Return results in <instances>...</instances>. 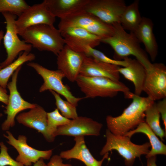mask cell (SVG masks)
<instances>
[{
	"instance_id": "cell-1",
	"label": "cell",
	"mask_w": 166,
	"mask_h": 166,
	"mask_svg": "<svg viewBox=\"0 0 166 166\" xmlns=\"http://www.w3.org/2000/svg\"><path fill=\"white\" fill-rule=\"evenodd\" d=\"M114 32L111 36L102 39L101 42L108 44L113 49L115 60L121 59L128 56H134L148 71L152 66L148 55L140 46V42L133 32H127L120 23L112 25Z\"/></svg>"
},
{
	"instance_id": "cell-2",
	"label": "cell",
	"mask_w": 166,
	"mask_h": 166,
	"mask_svg": "<svg viewBox=\"0 0 166 166\" xmlns=\"http://www.w3.org/2000/svg\"><path fill=\"white\" fill-rule=\"evenodd\" d=\"M131 104L120 115H108L106 118L108 129L115 135L124 136L140 123L145 122V112L155 101L148 97H142L134 93Z\"/></svg>"
},
{
	"instance_id": "cell-3",
	"label": "cell",
	"mask_w": 166,
	"mask_h": 166,
	"mask_svg": "<svg viewBox=\"0 0 166 166\" xmlns=\"http://www.w3.org/2000/svg\"><path fill=\"white\" fill-rule=\"evenodd\" d=\"M26 43L40 51H48L56 55L65 45L58 29L54 26L41 24L29 27L18 33Z\"/></svg>"
},
{
	"instance_id": "cell-4",
	"label": "cell",
	"mask_w": 166,
	"mask_h": 166,
	"mask_svg": "<svg viewBox=\"0 0 166 166\" xmlns=\"http://www.w3.org/2000/svg\"><path fill=\"white\" fill-rule=\"evenodd\" d=\"M75 82L85 98L113 97L119 92H121L125 98L131 99L134 94L128 87L120 81H115L105 77L79 75Z\"/></svg>"
},
{
	"instance_id": "cell-5",
	"label": "cell",
	"mask_w": 166,
	"mask_h": 166,
	"mask_svg": "<svg viewBox=\"0 0 166 166\" xmlns=\"http://www.w3.org/2000/svg\"><path fill=\"white\" fill-rule=\"evenodd\" d=\"M105 136L106 142L100 152V155H104L113 150H116L124 159L127 166H132L136 158H140L143 155H146L150 151L151 145L149 142L136 144L133 143L128 137L114 135L108 129Z\"/></svg>"
},
{
	"instance_id": "cell-6",
	"label": "cell",
	"mask_w": 166,
	"mask_h": 166,
	"mask_svg": "<svg viewBox=\"0 0 166 166\" xmlns=\"http://www.w3.org/2000/svg\"><path fill=\"white\" fill-rule=\"evenodd\" d=\"M27 65L34 69L43 80L39 89L40 92L53 90L64 97L67 101L76 107L83 98L74 96L68 87L63 84L62 80L65 76L60 70H50L34 62H29Z\"/></svg>"
},
{
	"instance_id": "cell-7",
	"label": "cell",
	"mask_w": 166,
	"mask_h": 166,
	"mask_svg": "<svg viewBox=\"0 0 166 166\" xmlns=\"http://www.w3.org/2000/svg\"><path fill=\"white\" fill-rule=\"evenodd\" d=\"M58 26L81 27L101 39L112 36L114 32L113 25L104 22L84 10L60 19Z\"/></svg>"
},
{
	"instance_id": "cell-8",
	"label": "cell",
	"mask_w": 166,
	"mask_h": 166,
	"mask_svg": "<svg viewBox=\"0 0 166 166\" xmlns=\"http://www.w3.org/2000/svg\"><path fill=\"white\" fill-rule=\"evenodd\" d=\"M2 14L6 24V32L3 39L7 54L6 59L0 64L2 69L13 62L20 52H30L32 46L24 40H21L18 37L15 25L16 16L9 12Z\"/></svg>"
},
{
	"instance_id": "cell-9",
	"label": "cell",
	"mask_w": 166,
	"mask_h": 166,
	"mask_svg": "<svg viewBox=\"0 0 166 166\" xmlns=\"http://www.w3.org/2000/svg\"><path fill=\"white\" fill-rule=\"evenodd\" d=\"M127 6L124 0H89L84 10L108 24L120 23Z\"/></svg>"
},
{
	"instance_id": "cell-10",
	"label": "cell",
	"mask_w": 166,
	"mask_h": 166,
	"mask_svg": "<svg viewBox=\"0 0 166 166\" xmlns=\"http://www.w3.org/2000/svg\"><path fill=\"white\" fill-rule=\"evenodd\" d=\"M22 66L19 67L12 75L11 81L8 83L7 87L9 90L8 103L5 107V113L7 118L1 125V129L4 131H8L15 124V118L20 112L34 107L35 104L31 103L25 100L18 91L17 86V77Z\"/></svg>"
},
{
	"instance_id": "cell-11",
	"label": "cell",
	"mask_w": 166,
	"mask_h": 166,
	"mask_svg": "<svg viewBox=\"0 0 166 166\" xmlns=\"http://www.w3.org/2000/svg\"><path fill=\"white\" fill-rule=\"evenodd\" d=\"M6 133L3 136L7 140V143L18 152L16 160L24 166H30L41 159L48 160L51 157L52 149L42 151L35 149L27 144L26 136L20 135L16 139L9 131H6Z\"/></svg>"
},
{
	"instance_id": "cell-12",
	"label": "cell",
	"mask_w": 166,
	"mask_h": 166,
	"mask_svg": "<svg viewBox=\"0 0 166 166\" xmlns=\"http://www.w3.org/2000/svg\"><path fill=\"white\" fill-rule=\"evenodd\" d=\"M55 20L56 17L43 1L29 6L16 19L15 25L18 34L32 26L41 24L54 26Z\"/></svg>"
},
{
	"instance_id": "cell-13",
	"label": "cell",
	"mask_w": 166,
	"mask_h": 166,
	"mask_svg": "<svg viewBox=\"0 0 166 166\" xmlns=\"http://www.w3.org/2000/svg\"><path fill=\"white\" fill-rule=\"evenodd\" d=\"M143 91L155 101L166 98V67L163 63H153L146 71Z\"/></svg>"
},
{
	"instance_id": "cell-14",
	"label": "cell",
	"mask_w": 166,
	"mask_h": 166,
	"mask_svg": "<svg viewBox=\"0 0 166 166\" xmlns=\"http://www.w3.org/2000/svg\"><path fill=\"white\" fill-rule=\"evenodd\" d=\"M102 126V124L91 118L78 116L71 120L68 124L58 127L54 136L55 137L58 135L75 137L85 136H98Z\"/></svg>"
},
{
	"instance_id": "cell-15",
	"label": "cell",
	"mask_w": 166,
	"mask_h": 166,
	"mask_svg": "<svg viewBox=\"0 0 166 166\" xmlns=\"http://www.w3.org/2000/svg\"><path fill=\"white\" fill-rule=\"evenodd\" d=\"M57 56L58 69L61 71L69 81H76L80 74L85 55L74 50L65 44Z\"/></svg>"
},
{
	"instance_id": "cell-16",
	"label": "cell",
	"mask_w": 166,
	"mask_h": 166,
	"mask_svg": "<svg viewBox=\"0 0 166 166\" xmlns=\"http://www.w3.org/2000/svg\"><path fill=\"white\" fill-rule=\"evenodd\" d=\"M16 119L19 123L42 133L48 142H52L54 140L55 138L47 132V113L41 106L36 104L34 107L28 112L19 114Z\"/></svg>"
},
{
	"instance_id": "cell-17",
	"label": "cell",
	"mask_w": 166,
	"mask_h": 166,
	"mask_svg": "<svg viewBox=\"0 0 166 166\" xmlns=\"http://www.w3.org/2000/svg\"><path fill=\"white\" fill-rule=\"evenodd\" d=\"M119 67L97 61L85 55L79 75L89 77H103L119 81L120 78L118 71Z\"/></svg>"
},
{
	"instance_id": "cell-18",
	"label": "cell",
	"mask_w": 166,
	"mask_h": 166,
	"mask_svg": "<svg viewBox=\"0 0 166 166\" xmlns=\"http://www.w3.org/2000/svg\"><path fill=\"white\" fill-rule=\"evenodd\" d=\"M74 140L75 144L72 148L61 152L59 156L62 159H77L81 161L86 166H102L104 160L108 158L109 153H107L101 160L95 159L87 148L84 136L75 137Z\"/></svg>"
},
{
	"instance_id": "cell-19",
	"label": "cell",
	"mask_w": 166,
	"mask_h": 166,
	"mask_svg": "<svg viewBox=\"0 0 166 166\" xmlns=\"http://www.w3.org/2000/svg\"><path fill=\"white\" fill-rule=\"evenodd\" d=\"M153 27L152 20L143 17L140 24L133 33L140 43L144 44L152 61H154L157 56L158 48Z\"/></svg>"
},
{
	"instance_id": "cell-20",
	"label": "cell",
	"mask_w": 166,
	"mask_h": 166,
	"mask_svg": "<svg viewBox=\"0 0 166 166\" xmlns=\"http://www.w3.org/2000/svg\"><path fill=\"white\" fill-rule=\"evenodd\" d=\"M127 65L119 67L118 71L126 79L131 81L134 86V94L140 96L143 89L146 74L144 67L136 59L126 57Z\"/></svg>"
},
{
	"instance_id": "cell-21",
	"label": "cell",
	"mask_w": 166,
	"mask_h": 166,
	"mask_svg": "<svg viewBox=\"0 0 166 166\" xmlns=\"http://www.w3.org/2000/svg\"><path fill=\"white\" fill-rule=\"evenodd\" d=\"M89 0H45L52 14L60 19L84 10Z\"/></svg>"
},
{
	"instance_id": "cell-22",
	"label": "cell",
	"mask_w": 166,
	"mask_h": 166,
	"mask_svg": "<svg viewBox=\"0 0 166 166\" xmlns=\"http://www.w3.org/2000/svg\"><path fill=\"white\" fill-rule=\"evenodd\" d=\"M58 29L65 40L81 42L94 48L99 45L101 38L77 26H58Z\"/></svg>"
},
{
	"instance_id": "cell-23",
	"label": "cell",
	"mask_w": 166,
	"mask_h": 166,
	"mask_svg": "<svg viewBox=\"0 0 166 166\" xmlns=\"http://www.w3.org/2000/svg\"><path fill=\"white\" fill-rule=\"evenodd\" d=\"M66 44L74 50L100 61L122 67L126 66L128 64L125 57L122 60L111 59L99 50L83 43L69 41L67 42Z\"/></svg>"
},
{
	"instance_id": "cell-24",
	"label": "cell",
	"mask_w": 166,
	"mask_h": 166,
	"mask_svg": "<svg viewBox=\"0 0 166 166\" xmlns=\"http://www.w3.org/2000/svg\"><path fill=\"white\" fill-rule=\"evenodd\" d=\"M137 133L144 134L149 139L151 149L146 155V158L157 155H166V145L159 139L145 122L140 123L136 129L130 131L124 136L130 138Z\"/></svg>"
},
{
	"instance_id": "cell-25",
	"label": "cell",
	"mask_w": 166,
	"mask_h": 166,
	"mask_svg": "<svg viewBox=\"0 0 166 166\" xmlns=\"http://www.w3.org/2000/svg\"><path fill=\"white\" fill-rule=\"evenodd\" d=\"M139 1L135 0L127 6L121 17L120 23L124 30L134 32L142 19L139 10Z\"/></svg>"
},
{
	"instance_id": "cell-26",
	"label": "cell",
	"mask_w": 166,
	"mask_h": 166,
	"mask_svg": "<svg viewBox=\"0 0 166 166\" xmlns=\"http://www.w3.org/2000/svg\"><path fill=\"white\" fill-rule=\"evenodd\" d=\"M35 56L32 53L24 52L13 62L0 70V86L6 89L9 79L15 71L25 63L35 59Z\"/></svg>"
},
{
	"instance_id": "cell-27",
	"label": "cell",
	"mask_w": 166,
	"mask_h": 166,
	"mask_svg": "<svg viewBox=\"0 0 166 166\" xmlns=\"http://www.w3.org/2000/svg\"><path fill=\"white\" fill-rule=\"evenodd\" d=\"M160 115L154 102L151 105L145 112V122L157 136L164 141L166 137V132L162 129L160 125Z\"/></svg>"
},
{
	"instance_id": "cell-28",
	"label": "cell",
	"mask_w": 166,
	"mask_h": 166,
	"mask_svg": "<svg viewBox=\"0 0 166 166\" xmlns=\"http://www.w3.org/2000/svg\"><path fill=\"white\" fill-rule=\"evenodd\" d=\"M70 121L63 116L57 108L52 112L47 113V130L48 134L55 138L54 134L57 128L68 124Z\"/></svg>"
},
{
	"instance_id": "cell-29",
	"label": "cell",
	"mask_w": 166,
	"mask_h": 166,
	"mask_svg": "<svg viewBox=\"0 0 166 166\" xmlns=\"http://www.w3.org/2000/svg\"><path fill=\"white\" fill-rule=\"evenodd\" d=\"M29 6L24 0H0V13L9 12L19 17Z\"/></svg>"
},
{
	"instance_id": "cell-30",
	"label": "cell",
	"mask_w": 166,
	"mask_h": 166,
	"mask_svg": "<svg viewBox=\"0 0 166 166\" xmlns=\"http://www.w3.org/2000/svg\"><path fill=\"white\" fill-rule=\"evenodd\" d=\"M49 91L54 97L57 109L60 111L63 116L72 120L78 117L76 106L68 101L62 99L59 94L55 92L53 90Z\"/></svg>"
},
{
	"instance_id": "cell-31",
	"label": "cell",
	"mask_w": 166,
	"mask_h": 166,
	"mask_svg": "<svg viewBox=\"0 0 166 166\" xmlns=\"http://www.w3.org/2000/svg\"><path fill=\"white\" fill-rule=\"evenodd\" d=\"M0 166H24L10 156L7 147L2 142H0Z\"/></svg>"
},
{
	"instance_id": "cell-32",
	"label": "cell",
	"mask_w": 166,
	"mask_h": 166,
	"mask_svg": "<svg viewBox=\"0 0 166 166\" xmlns=\"http://www.w3.org/2000/svg\"><path fill=\"white\" fill-rule=\"evenodd\" d=\"M157 109L161 115L166 132V98L160 100L156 103Z\"/></svg>"
},
{
	"instance_id": "cell-33",
	"label": "cell",
	"mask_w": 166,
	"mask_h": 166,
	"mask_svg": "<svg viewBox=\"0 0 166 166\" xmlns=\"http://www.w3.org/2000/svg\"><path fill=\"white\" fill-rule=\"evenodd\" d=\"M47 164L48 166H72L70 164L63 163L62 158L58 155L53 156Z\"/></svg>"
},
{
	"instance_id": "cell-34",
	"label": "cell",
	"mask_w": 166,
	"mask_h": 166,
	"mask_svg": "<svg viewBox=\"0 0 166 166\" xmlns=\"http://www.w3.org/2000/svg\"><path fill=\"white\" fill-rule=\"evenodd\" d=\"M9 95L7 93L6 89H4L0 86V102L6 105L8 103Z\"/></svg>"
},
{
	"instance_id": "cell-35",
	"label": "cell",
	"mask_w": 166,
	"mask_h": 166,
	"mask_svg": "<svg viewBox=\"0 0 166 166\" xmlns=\"http://www.w3.org/2000/svg\"><path fill=\"white\" fill-rule=\"evenodd\" d=\"M147 166H157L156 163V156L147 158Z\"/></svg>"
},
{
	"instance_id": "cell-36",
	"label": "cell",
	"mask_w": 166,
	"mask_h": 166,
	"mask_svg": "<svg viewBox=\"0 0 166 166\" xmlns=\"http://www.w3.org/2000/svg\"><path fill=\"white\" fill-rule=\"evenodd\" d=\"M34 166H48L44 161V159H41L34 164Z\"/></svg>"
},
{
	"instance_id": "cell-37",
	"label": "cell",
	"mask_w": 166,
	"mask_h": 166,
	"mask_svg": "<svg viewBox=\"0 0 166 166\" xmlns=\"http://www.w3.org/2000/svg\"><path fill=\"white\" fill-rule=\"evenodd\" d=\"M4 32L2 30H0V44L2 40L3 39L4 35ZM2 69L0 65V70Z\"/></svg>"
},
{
	"instance_id": "cell-38",
	"label": "cell",
	"mask_w": 166,
	"mask_h": 166,
	"mask_svg": "<svg viewBox=\"0 0 166 166\" xmlns=\"http://www.w3.org/2000/svg\"><path fill=\"white\" fill-rule=\"evenodd\" d=\"M3 116V114L2 113H0V117H2Z\"/></svg>"
}]
</instances>
